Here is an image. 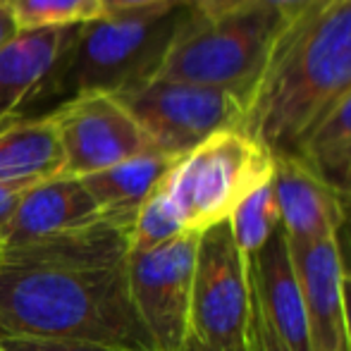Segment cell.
Segmentation results:
<instances>
[{"mask_svg":"<svg viewBox=\"0 0 351 351\" xmlns=\"http://www.w3.org/2000/svg\"><path fill=\"white\" fill-rule=\"evenodd\" d=\"M194 12V5L180 0L143 12L98 17L79 24L72 43L29 108H36L38 103L62 106L86 93L115 96L151 79L170 43Z\"/></svg>","mask_w":351,"mask_h":351,"instance_id":"obj_3","label":"cell"},{"mask_svg":"<svg viewBox=\"0 0 351 351\" xmlns=\"http://www.w3.org/2000/svg\"><path fill=\"white\" fill-rule=\"evenodd\" d=\"M335 246H337V256H339V263H342L344 275L351 278V204L344 199H342V220H339L337 234H335Z\"/></svg>","mask_w":351,"mask_h":351,"instance_id":"obj_26","label":"cell"},{"mask_svg":"<svg viewBox=\"0 0 351 351\" xmlns=\"http://www.w3.org/2000/svg\"><path fill=\"white\" fill-rule=\"evenodd\" d=\"M287 22L285 14L265 8H237L217 14L196 10L153 77L225 88L249 98Z\"/></svg>","mask_w":351,"mask_h":351,"instance_id":"obj_4","label":"cell"},{"mask_svg":"<svg viewBox=\"0 0 351 351\" xmlns=\"http://www.w3.org/2000/svg\"><path fill=\"white\" fill-rule=\"evenodd\" d=\"M0 337L156 351L125 268L51 270L0 265Z\"/></svg>","mask_w":351,"mask_h":351,"instance_id":"obj_2","label":"cell"},{"mask_svg":"<svg viewBox=\"0 0 351 351\" xmlns=\"http://www.w3.org/2000/svg\"><path fill=\"white\" fill-rule=\"evenodd\" d=\"M182 234H186V227L160 184L136 213V220L130 230V254H146L170 244Z\"/></svg>","mask_w":351,"mask_h":351,"instance_id":"obj_21","label":"cell"},{"mask_svg":"<svg viewBox=\"0 0 351 351\" xmlns=\"http://www.w3.org/2000/svg\"><path fill=\"white\" fill-rule=\"evenodd\" d=\"M158 153L182 158L222 130H239L246 98L196 84L146 79L115 93Z\"/></svg>","mask_w":351,"mask_h":351,"instance_id":"obj_6","label":"cell"},{"mask_svg":"<svg viewBox=\"0 0 351 351\" xmlns=\"http://www.w3.org/2000/svg\"><path fill=\"white\" fill-rule=\"evenodd\" d=\"M77 29L79 24L27 29L17 32L12 41L0 48V125L19 117L24 108L32 106L38 88L72 43Z\"/></svg>","mask_w":351,"mask_h":351,"instance_id":"obj_15","label":"cell"},{"mask_svg":"<svg viewBox=\"0 0 351 351\" xmlns=\"http://www.w3.org/2000/svg\"><path fill=\"white\" fill-rule=\"evenodd\" d=\"M275 156L241 130H222L177 158L162 191L180 213L186 232L225 222L234 206L273 177Z\"/></svg>","mask_w":351,"mask_h":351,"instance_id":"obj_5","label":"cell"},{"mask_svg":"<svg viewBox=\"0 0 351 351\" xmlns=\"http://www.w3.org/2000/svg\"><path fill=\"white\" fill-rule=\"evenodd\" d=\"M17 24H14L12 14H10V10L3 5V0H0V48L5 46L8 41H12L14 36H17Z\"/></svg>","mask_w":351,"mask_h":351,"instance_id":"obj_28","label":"cell"},{"mask_svg":"<svg viewBox=\"0 0 351 351\" xmlns=\"http://www.w3.org/2000/svg\"><path fill=\"white\" fill-rule=\"evenodd\" d=\"M351 93V0H318L287 22L246 98L239 130L273 156H294Z\"/></svg>","mask_w":351,"mask_h":351,"instance_id":"obj_1","label":"cell"},{"mask_svg":"<svg viewBox=\"0 0 351 351\" xmlns=\"http://www.w3.org/2000/svg\"><path fill=\"white\" fill-rule=\"evenodd\" d=\"M186 3H191V5H199V3H201V0H186Z\"/></svg>","mask_w":351,"mask_h":351,"instance_id":"obj_31","label":"cell"},{"mask_svg":"<svg viewBox=\"0 0 351 351\" xmlns=\"http://www.w3.org/2000/svg\"><path fill=\"white\" fill-rule=\"evenodd\" d=\"M294 158L335 184L351 162V93L342 98L299 143Z\"/></svg>","mask_w":351,"mask_h":351,"instance_id":"obj_18","label":"cell"},{"mask_svg":"<svg viewBox=\"0 0 351 351\" xmlns=\"http://www.w3.org/2000/svg\"><path fill=\"white\" fill-rule=\"evenodd\" d=\"M62 148V175L93 172L151 153L148 136L112 93H86L48 112Z\"/></svg>","mask_w":351,"mask_h":351,"instance_id":"obj_9","label":"cell"},{"mask_svg":"<svg viewBox=\"0 0 351 351\" xmlns=\"http://www.w3.org/2000/svg\"><path fill=\"white\" fill-rule=\"evenodd\" d=\"M62 175V148L51 115L0 125V182H46Z\"/></svg>","mask_w":351,"mask_h":351,"instance_id":"obj_17","label":"cell"},{"mask_svg":"<svg viewBox=\"0 0 351 351\" xmlns=\"http://www.w3.org/2000/svg\"><path fill=\"white\" fill-rule=\"evenodd\" d=\"M227 225H230L232 239H234L237 249L246 258H251L280 227V210L273 194V184L265 182L258 189L246 194L234 206V210L230 213Z\"/></svg>","mask_w":351,"mask_h":351,"instance_id":"obj_19","label":"cell"},{"mask_svg":"<svg viewBox=\"0 0 351 351\" xmlns=\"http://www.w3.org/2000/svg\"><path fill=\"white\" fill-rule=\"evenodd\" d=\"M318 0H201L199 5H194L201 14H217L227 12V10L237 8H265L273 12L285 14L287 19H291L294 14H299L301 10L311 8Z\"/></svg>","mask_w":351,"mask_h":351,"instance_id":"obj_22","label":"cell"},{"mask_svg":"<svg viewBox=\"0 0 351 351\" xmlns=\"http://www.w3.org/2000/svg\"><path fill=\"white\" fill-rule=\"evenodd\" d=\"M0 351H122L103 344L86 342H60V339L36 337H0Z\"/></svg>","mask_w":351,"mask_h":351,"instance_id":"obj_23","label":"cell"},{"mask_svg":"<svg viewBox=\"0 0 351 351\" xmlns=\"http://www.w3.org/2000/svg\"><path fill=\"white\" fill-rule=\"evenodd\" d=\"M180 0H101V17H120V14L143 12V10L162 8Z\"/></svg>","mask_w":351,"mask_h":351,"instance_id":"obj_27","label":"cell"},{"mask_svg":"<svg viewBox=\"0 0 351 351\" xmlns=\"http://www.w3.org/2000/svg\"><path fill=\"white\" fill-rule=\"evenodd\" d=\"M304 294L311 351H349L344 315V270L335 239L289 244Z\"/></svg>","mask_w":351,"mask_h":351,"instance_id":"obj_10","label":"cell"},{"mask_svg":"<svg viewBox=\"0 0 351 351\" xmlns=\"http://www.w3.org/2000/svg\"><path fill=\"white\" fill-rule=\"evenodd\" d=\"M335 191H337L339 196H342L344 201H349L351 204V162L347 167H344V172L337 177V182H335Z\"/></svg>","mask_w":351,"mask_h":351,"instance_id":"obj_29","label":"cell"},{"mask_svg":"<svg viewBox=\"0 0 351 351\" xmlns=\"http://www.w3.org/2000/svg\"><path fill=\"white\" fill-rule=\"evenodd\" d=\"M249 261L225 220L204 230L196 241L189 337L206 351H237L249 342Z\"/></svg>","mask_w":351,"mask_h":351,"instance_id":"obj_7","label":"cell"},{"mask_svg":"<svg viewBox=\"0 0 351 351\" xmlns=\"http://www.w3.org/2000/svg\"><path fill=\"white\" fill-rule=\"evenodd\" d=\"M101 220V210L84 182L58 175L27 191L14 215L0 232V249L12 251L48 237L84 230Z\"/></svg>","mask_w":351,"mask_h":351,"instance_id":"obj_13","label":"cell"},{"mask_svg":"<svg viewBox=\"0 0 351 351\" xmlns=\"http://www.w3.org/2000/svg\"><path fill=\"white\" fill-rule=\"evenodd\" d=\"M273 194L280 210V227L289 244L328 241L337 234L342 199L330 182L315 175L294 156H275Z\"/></svg>","mask_w":351,"mask_h":351,"instance_id":"obj_12","label":"cell"},{"mask_svg":"<svg viewBox=\"0 0 351 351\" xmlns=\"http://www.w3.org/2000/svg\"><path fill=\"white\" fill-rule=\"evenodd\" d=\"M0 258H3V249H0Z\"/></svg>","mask_w":351,"mask_h":351,"instance_id":"obj_32","label":"cell"},{"mask_svg":"<svg viewBox=\"0 0 351 351\" xmlns=\"http://www.w3.org/2000/svg\"><path fill=\"white\" fill-rule=\"evenodd\" d=\"M19 32L74 27L101 17V0H3Z\"/></svg>","mask_w":351,"mask_h":351,"instance_id":"obj_20","label":"cell"},{"mask_svg":"<svg viewBox=\"0 0 351 351\" xmlns=\"http://www.w3.org/2000/svg\"><path fill=\"white\" fill-rule=\"evenodd\" d=\"M175 162V158L151 151L117 162L108 170L82 177V182L96 201L103 220L130 232L136 220V213L141 210L148 196L162 184Z\"/></svg>","mask_w":351,"mask_h":351,"instance_id":"obj_16","label":"cell"},{"mask_svg":"<svg viewBox=\"0 0 351 351\" xmlns=\"http://www.w3.org/2000/svg\"><path fill=\"white\" fill-rule=\"evenodd\" d=\"M196 241L199 234L186 232L146 254H130L127 261L132 301L156 351H182L189 339Z\"/></svg>","mask_w":351,"mask_h":351,"instance_id":"obj_8","label":"cell"},{"mask_svg":"<svg viewBox=\"0 0 351 351\" xmlns=\"http://www.w3.org/2000/svg\"><path fill=\"white\" fill-rule=\"evenodd\" d=\"M182 351H206L204 347H201V344H196L194 342V339H186V344H184V347H182ZM237 351H251V347H249V342H246L244 344V347H241V349H237Z\"/></svg>","mask_w":351,"mask_h":351,"instance_id":"obj_30","label":"cell"},{"mask_svg":"<svg viewBox=\"0 0 351 351\" xmlns=\"http://www.w3.org/2000/svg\"><path fill=\"white\" fill-rule=\"evenodd\" d=\"M249 347L251 351H289L285 342L278 337L268 320L261 315L256 304L251 301V323H249Z\"/></svg>","mask_w":351,"mask_h":351,"instance_id":"obj_24","label":"cell"},{"mask_svg":"<svg viewBox=\"0 0 351 351\" xmlns=\"http://www.w3.org/2000/svg\"><path fill=\"white\" fill-rule=\"evenodd\" d=\"M249 261L251 301L289 351H311L304 294L282 227Z\"/></svg>","mask_w":351,"mask_h":351,"instance_id":"obj_11","label":"cell"},{"mask_svg":"<svg viewBox=\"0 0 351 351\" xmlns=\"http://www.w3.org/2000/svg\"><path fill=\"white\" fill-rule=\"evenodd\" d=\"M130 261V232L101 220L84 230L48 237L34 244L3 251L0 265L51 270L125 268Z\"/></svg>","mask_w":351,"mask_h":351,"instance_id":"obj_14","label":"cell"},{"mask_svg":"<svg viewBox=\"0 0 351 351\" xmlns=\"http://www.w3.org/2000/svg\"><path fill=\"white\" fill-rule=\"evenodd\" d=\"M36 184H41V182H0V232L14 215L27 191Z\"/></svg>","mask_w":351,"mask_h":351,"instance_id":"obj_25","label":"cell"}]
</instances>
